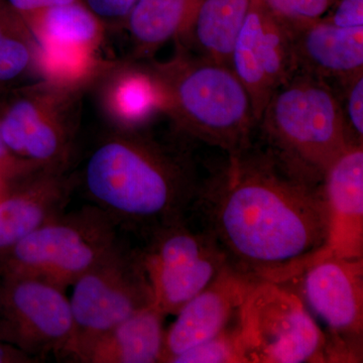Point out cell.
I'll return each mask as SVG.
<instances>
[{
  "instance_id": "cell-1",
  "label": "cell",
  "mask_w": 363,
  "mask_h": 363,
  "mask_svg": "<svg viewBox=\"0 0 363 363\" xmlns=\"http://www.w3.org/2000/svg\"><path fill=\"white\" fill-rule=\"evenodd\" d=\"M200 191L211 234L229 266L257 281L286 284L326 248L328 221L321 183L250 147L229 154L226 168Z\"/></svg>"
},
{
  "instance_id": "cell-2",
  "label": "cell",
  "mask_w": 363,
  "mask_h": 363,
  "mask_svg": "<svg viewBox=\"0 0 363 363\" xmlns=\"http://www.w3.org/2000/svg\"><path fill=\"white\" fill-rule=\"evenodd\" d=\"M78 178L93 205L147 236L185 219L199 194L190 162L143 130L102 136Z\"/></svg>"
},
{
  "instance_id": "cell-3",
  "label": "cell",
  "mask_w": 363,
  "mask_h": 363,
  "mask_svg": "<svg viewBox=\"0 0 363 363\" xmlns=\"http://www.w3.org/2000/svg\"><path fill=\"white\" fill-rule=\"evenodd\" d=\"M147 64L161 90L164 113L179 130L228 155L250 147L257 121L230 67L182 47L168 61Z\"/></svg>"
},
{
  "instance_id": "cell-4",
  "label": "cell",
  "mask_w": 363,
  "mask_h": 363,
  "mask_svg": "<svg viewBox=\"0 0 363 363\" xmlns=\"http://www.w3.org/2000/svg\"><path fill=\"white\" fill-rule=\"evenodd\" d=\"M257 123L272 156L316 184L351 143H357L335 91L326 81L305 74H294L274 92Z\"/></svg>"
},
{
  "instance_id": "cell-5",
  "label": "cell",
  "mask_w": 363,
  "mask_h": 363,
  "mask_svg": "<svg viewBox=\"0 0 363 363\" xmlns=\"http://www.w3.org/2000/svg\"><path fill=\"white\" fill-rule=\"evenodd\" d=\"M83 94L44 79L0 92V133L7 147L38 169L69 171Z\"/></svg>"
},
{
  "instance_id": "cell-6",
  "label": "cell",
  "mask_w": 363,
  "mask_h": 363,
  "mask_svg": "<svg viewBox=\"0 0 363 363\" xmlns=\"http://www.w3.org/2000/svg\"><path fill=\"white\" fill-rule=\"evenodd\" d=\"M116 225L95 205L64 211L0 255V274H28L66 289L121 245Z\"/></svg>"
},
{
  "instance_id": "cell-7",
  "label": "cell",
  "mask_w": 363,
  "mask_h": 363,
  "mask_svg": "<svg viewBox=\"0 0 363 363\" xmlns=\"http://www.w3.org/2000/svg\"><path fill=\"white\" fill-rule=\"evenodd\" d=\"M248 363L328 362L327 339L300 296L255 281L238 313Z\"/></svg>"
},
{
  "instance_id": "cell-8",
  "label": "cell",
  "mask_w": 363,
  "mask_h": 363,
  "mask_svg": "<svg viewBox=\"0 0 363 363\" xmlns=\"http://www.w3.org/2000/svg\"><path fill=\"white\" fill-rule=\"evenodd\" d=\"M72 286L73 336L65 357L74 362L95 339L154 304L140 252L121 245Z\"/></svg>"
},
{
  "instance_id": "cell-9",
  "label": "cell",
  "mask_w": 363,
  "mask_h": 363,
  "mask_svg": "<svg viewBox=\"0 0 363 363\" xmlns=\"http://www.w3.org/2000/svg\"><path fill=\"white\" fill-rule=\"evenodd\" d=\"M140 250L152 300L164 315H176L226 266L228 260L206 229L194 230L185 219L157 229Z\"/></svg>"
},
{
  "instance_id": "cell-10",
  "label": "cell",
  "mask_w": 363,
  "mask_h": 363,
  "mask_svg": "<svg viewBox=\"0 0 363 363\" xmlns=\"http://www.w3.org/2000/svg\"><path fill=\"white\" fill-rule=\"evenodd\" d=\"M66 289L28 274H0V341L43 362L65 357L73 336Z\"/></svg>"
},
{
  "instance_id": "cell-11",
  "label": "cell",
  "mask_w": 363,
  "mask_h": 363,
  "mask_svg": "<svg viewBox=\"0 0 363 363\" xmlns=\"http://www.w3.org/2000/svg\"><path fill=\"white\" fill-rule=\"evenodd\" d=\"M296 279H300L301 298L306 307L330 334L327 337L328 362H359L363 331L362 257L343 259L328 252Z\"/></svg>"
},
{
  "instance_id": "cell-12",
  "label": "cell",
  "mask_w": 363,
  "mask_h": 363,
  "mask_svg": "<svg viewBox=\"0 0 363 363\" xmlns=\"http://www.w3.org/2000/svg\"><path fill=\"white\" fill-rule=\"evenodd\" d=\"M229 67L247 90L259 123L272 95L295 74L290 30L264 0H252L234 42Z\"/></svg>"
},
{
  "instance_id": "cell-13",
  "label": "cell",
  "mask_w": 363,
  "mask_h": 363,
  "mask_svg": "<svg viewBox=\"0 0 363 363\" xmlns=\"http://www.w3.org/2000/svg\"><path fill=\"white\" fill-rule=\"evenodd\" d=\"M257 279L226 266L201 292L177 313L164 331L162 363L218 335L238 317L241 305Z\"/></svg>"
},
{
  "instance_id": "cell-14",
  "label": "cell",
  "mask_w": 363,
  "mask_h": 363,
  "mask_svg": "<svg viewBox=\"0 0 363 363\" xmlns=\"http://www.w3.org/2000/svg\"><path fill=\"white\" fill-rule=\"evenodd\" d=\"M77 175L39 169L4 187L0 194V255L63 213L78 187Z\"/></svg>"
},
{
  "instance_id": "cell-15",
  "label": "cell",
  "mask_w": 363,
  "mask_h": 363,
  "mask_svg": "<svg viewBox=\"0 0 363 363\" xmlns=\"http://www.w3.org/2000/svg\"><path fill=\"white\" fill-rule=\"evenodd\" d=\"M326 248L343 259L363 257V145L353 143L325 172Z\"/></svg>"
},
{
  "instance_id": "cell-16",
  "label": "cell",
  "mask_w": 363,
  "mask_h": 363,
  "mask_svg": "<svg viewBox=\"0 0 363 363\" xmlns=\"http://www.w3.org/2000/svg\"><path fill=\"white\" fill-rule=\"evenodd\" d=\"M290 33L295 73L340 85L363 73V26L344 28L321 18Z\"/></svg>"
},
{
  "instance_id": "cell-17",
  "label": "cell",
  "mask_w": 363,
  "mask_h": 363,
  "mask_svg": "<svg viewBox=\"0 0 363 363\" xmlns=\"http://www.w3.org/2000/svg\"><path fill=\"white\" fill-rule=\"evenodd\" d=\"M93 88L112 130H143L164 113L161 90L147 63L112 61Z\"/></svg>"
},
{
  "instance_id": "cell-18",
  "label": "cell",
  "mask_w": 363,
  "mask_h": 363,
  "mask_svg": "<svg viewBox=\"0 0 363 363\" xmlns=\"http://www.w3.org/2000/svg\"><path fill=\"white\" fill-rule=\"evenodd\" d=\"M164 317L154 304L143 308L95 339L76 362H161Z\"/></svg>"
},
{
  "instance_id": "cell-19",
  "label": "cell",
  "mask_w": 363,
  "mask_h": 363,
  "mask_svg": "<svg viewBox=\"0 0 363 363\" xmlns=\"http://www.w3.org/2000/svg\"><path fill=\"white\" fill-rule=\"evenodd\" d=\"M202 0H138L126 18L133 60L152 56L187 32Z\"/></svg>"
},
{
  "instance_id": "cell-20",
  "label": "cell",
  "mask_w": 363,
  "mask_h": 363,
  "mask_svg": "<svg viewBox=\"0 0 363 363\" xmlns=\"http://www.w3.org/2000/svg\"><path fill=\"white\" fill-rule=\"evenodd\" d=\"M252 0H202L187 32L177 40L199 56L229 66L236 37Z\"/></svg>"
},
{
  "instance_id": "cell-21",
  "label": "cell",
  "mask_w": 363,
  "mask_h": 363,
  "mask_svg": "<svg viewBox=\"0 0 363 363\" xmlns=\"http://www.w3.org/2000/svg\"><path fill=\"white\" fill-rule=\"evenodd\" d=\"M39 45H68L99 51L106 26L82 1L21 16Z\"/></svg>"
},
{
  "instance_id": "cell-22",
  "label": "cell",
  "mask_w": 363,
  "mask_h": 363,
  "mask_svg": "<svg viewBox=\"0 0 363 363\" xmlns=\"http://www.w3.org/2000/svg\"><path fill=\"white\" fill-rule=\"evenodd\" d=\"M38 45L37 76L84 92L93 88L112 62L99 57V51L84 48Z\"/></svg>"
},
{
  "instance_id": "cell-23",
  "label": "cell",
  "mask_w": 363,
  "mask_h": 363,
  "mask_svg": "<svg viewBox=\"0 0 363 363\" xmlns=\"http://www.w3.org/2000/svg\"><path fill=\"white\" fill-rule=\"evenodd\" d=\"M37 40L25 20L0 0V89L21 85L37 76Z\"/></svg>"
},
{
  "instance_id": "cell-24",
  "label": "cell",
  "mask_w": 363,
  "mask_h": 363,
  "mask_svg": "<svg viewBox=\"0 0 363 363\" xmlns=\"http://www.w3.org/2000/svg\"><path fill=\"white\" fill-rule=\"evenodd\" d=\"M248 363L238 315L218 335L178 355L172 363Z\"/></svg>"
},
{
  "instance_id": "cell-25",
  "label": "cell",
  "mask_w": 363,
  "mask_h": 363,
  "mask_svg": "<svg viewBox=\"0 0 363 363\" xmlns=\"http://www.w3.org/2000/svg\"><path fill=\"white\" fill-rule=\"evenodd\" d=\"M269 11L289 28L295 30L323 18L335 0H264Z\"/></svg>"
},
{
  "instance_id": "cell-26",
  "label": "cell",
  "mask_w": 363,
  "mask_h": 363,
  "mask_svg": "<svg viewBox=\"0 0 363 363\" xmlns=\"http://www.w3.org/2000/svg\"><path fill=\"white\" fill-rule=\"evenodd\" d=\"M344 90V117L351 135L363 142V73L341 85Z\"/></svg>"
},
{
  "instance_id": "cell-27",
  "label": "cell",
  "mask_w": 363,
  "mask_h": 363,
  "mask_svg": "<svg viewBox=\"0 0 363 363\" xmlns=\"http://www.w3.org/2000/svg\"><path fill=\"white\" fill-rule=\"evenodd\" d=\"M138 0H82L92 13L96 14L105 26L123 28L126 18Z\"/></svg>"
},
{
  "instance_id": "cell-28",
  "label": "cell",
  "mask_w": 363,
  "mask_h": 363,
  "mask_svg": "<svg viewBox=\"0 0 363 363\" xmlns=\"http://www.w3.org/2000/svg\"><path fill=\"white\" fill-rule=\"evenodd\" d=\"M323 16L333 25L344 28L363 26V0H335Z\"/></svg>"
},
{
  "instance_id": "cell-29",
  "label": "cell",
  "mask_w": 363,
  "mask_h": 363,
  "mask_svg": "<svg viewBox=\"0 0 363 363\" xmlns=\"http://www.w3.org/2000/svg\"><path fill=\"white\" fill-rule=\"evenodd\" d=\"M35 171L39 169L32 166L30 162L14 156L7 147L0 133V179L4 185H9L13 182L30 175Z\"/></svg>"
},
{
  "instance_id": "cell-30",
  "label": "cell",
  "mask_w": 363,
  "mask_h": 363,
  "mask_svg": "<svg viewBox=\"0 0 363 363\" xmlns=\"http://www.w3.org/2000/svg\"><path fill=\"white\" fill-rule=\"evenodd\" d=\"M7 4L20 16L35 13L51 7L64 6L82 0H6Z\"/></svg>"
},
{
  "instance_id": "cell-31",
  "label": "cell",
  "mask_w": 363,
  "mask_h": 363,
  "mask_svg": "<svg viewBox=\"0 0 363 363\" xmlns=\"http://www.w3.org/2000/svg\"><path fill=\"white\" fill-rule=\"evenodd\" d=\"M37 358L30 357L20 348L0 341V363H38Z\"/></svg>"
},
{
  "instance_id": "cell-32",
  "label": "cell",
  "mask_w": 363,
  "mask_h": 363,
  "mask_svg": "<svg viewBox=\"0 0 363 363\" xmlns=\"http://www.w3.org/2000/svg\"><path fill=\"white\" fill-rule=\"evenodd\" d=\"M4 187H6V185H4V182L1 181V179H0V194H1L2 191H4Z\"/></svg>"
},
{
  "instance_id": "cell-33",
  "label": "cell",
  "mask_w": 363,
  "mask_h": 363,
  "mask_svg": "<svg viewBox=\"0 0 363 363\" xmlns=\"http://www.w3.org/2000/svg\"><path fill=\"white\" fill-rule=\"evenodd\" d=\"M2 91H4V90H2V89H0V92H2Z\"/></svg>"
}]
</instances>
